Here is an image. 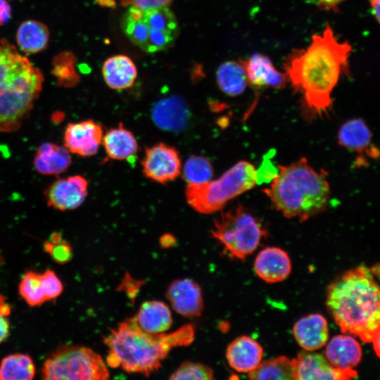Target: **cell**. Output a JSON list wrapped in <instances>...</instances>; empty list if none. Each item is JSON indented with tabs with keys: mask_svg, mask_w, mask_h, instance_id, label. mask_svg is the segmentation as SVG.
I'll list each match as a JSON object with an SVG mask.
<instances>
[{
	"mask_svg": "<svg viewBox=\"0 0 380 380\" xmlns=\"http://www.w3.org/2000/svg\"><path fill=\"white\" fill-rule=\"evenodd\" d=\"M352 46L340 42L330 25L314 34L305 49H294L286 58L284 70L287 82L301 96L308 116L327 114L332 106L331 93L341 76L349 73Z\"/></svg>",
	"mask_w": 380,
	"mask_h": 380,
	"instance_id": "obj_1",
	"label": "cell"
},
{
	"mask_svg": "<svg viewBox=\"0 0 380 380\" xmlns=\"http://www.w3.org/2000/svg\"><path fill=\"white\" fill-rule=\"evenodd\" d=\"M374 274L365 266L349 270L327 291V307L341 331L365 343L379 336L380 294Z\"/></svg>",
	"mask_w": 380,
	"mask_h": 380,
	"instance_id": "obj_2",
	"label": "cell"
},
{
	"mask_svg": "<svg viewBox=\"0 0 380 380\" xmlns=\"http://www.w3.org/2000/svg\"><path fill=\"white\" fill-rule=\"evenodd\" d=\"M194 335V326L189 324L171 333L150 334L142 330L132 317L103 336L108 348L106 364L148 376L160 368L173 348L190 345Z\"/></svg>",
	"mask_w": 380,
	"mask_h": 380,
	"instance_id": "obj_3",
	"label": "cell"
},
{
	"mask_svg": "<svg viewBox=\"0 0 380 380\" xmlns=\"http://www.w3.org/2000/svg\"><path fill=\"white\" fill-rule=\"evenodd\" d=\"M278 168L270 185L262 191L275 210L286 217L304 221L327 208L330 187L326 171L315 170L305 158Z\"/></svg>",
	"mask_w": 380,
	"mask_h": 380,
	"instance_id": "obj_4",
	"label": "cell"
},
{
	"mask_svg": "<svg viewBox=\"0 0 380 380\" xmlns=\"http://www.w3.org/2000/svg\"><path fill=\"white\" fill-rule=\"evenodd\" d=\"M44 82L41 71L6 39H0V131L17 130L29 115Z\"/></svg>",
	"mask_w": 380,
	"mask_h": 380,
	"instance_id": "obj_5",
	"label": "cell"
},
{
	"mask_svg": "<svg viewBox=\"0 0 380 380\" xmlns=\"http://www.w3.org/2000/svg\"><path fill=\"white\" fill-rule=\"evenodd\" d=\"M258 181L254 165L246 160L237 162L215 180L201 184H188L185 197L196 212L212 214L222 210L227 203L251 189Z\"/></svg>",
	"mask_w": 380,
	"mask_h": 380,
	"instance_id": "obj_6",
	"label": "cell"
},
{
	"mask_svg": "<svg viewBox=\"0 0 380 380\" xmlns=\"http://www.w3.org/2000/svg\"><path fill=\"white\" fill-rule=\"evenodd\" d=\"M121 27L132 43L150 53L172 46L179 33L177 20L168 6L148 10L129 6Z\"/></svg>",
	"mask_w": 380,
	"mask_h": 380,
	"instance_id": "obj_7",
	"label": "cell"
},
{
	"mask_svg": "<svg viewBox=\"0 0 380 380\" xmlns=\"http://www.w3.org/2000/svg\"><path fill=\"white\" fill-rule=\"evenodd\" d=\"M211 235L229 257L244 260L258 248L267 231L258 217L238 205L221 213L214 221Z\"/></svg>",
	"mask_w": 380,
	"mask_h": 380,
	"instance_id": "obj_8",
	"label": "cell"
},
{
	"mask_svg": "<svg viewBox=\"0 0 380 380\" xmlns=\"http://www.w3.org/2000/svg\"><path fill=\"white\" fill-rule=\"evenodd\" d=\"M110 376L101 356L88 347L63 346L44 362L42 377L49 380H106Z\"/></svg>",
	"mask_w": 380,
	"mask_h": 380,
	"instance_id": "obj_9",
	"label": "cell"
},
{
	"mask_svg": "<svg viewBox=\"0 0 380 380\" xmlns=\"http://www.w3.org/2000/svg\"><path fill=\"white\" fill-rule=\"evenodd\" d=\"M141 167L147 178L160 184L175 180L182 170L178 151L164 143L156 144L146 149Z\"/></svg>",
	"mask_w": 380,
	"mask_h": 380,
	"instance_id": "obj_10",
	"label": "cell"
},
{
	"mask_svg": "<svg viewBox=\"0 0 380 380\" xmlns=\"http://www.w3.org/2000/svg\"><path fill=\"white\" fill-rule=\"evenodd\" d=\"M295 360V379L298 380H346L357 376V372L353 369L335 367L325 357L311 351L299 353Z\"/></svg>",
	"mask_w": 380,
	"mask_h": 380,
	"instance_id": "obj_11",
	"label": "cell"
},
{
	"mask_svg": "<svg viewBox=\"0 0 380 380\" xmlns=\"http://www.w3.org/2000/svg\"><path fill=\"white\" fill-rule=\"evenodd\" d=\"M88 194V182L80 175L58 179L45 194L49 206L60 210H74L80 206Z\"/></svg>",
	"mask_w": 380,
	"mask_h": 380,
	"instance_id": "obj_12",
	"label": "cell"
},
{
	"mask_svg": "<svg viewBox=\"0 0 380 380\" xmlns=\"http://www.w3.org/2000/svg\"><path fill=\"white\" fill-rule=\"evenodd\" d=\"M102 139L101 125L94 120H87L67 125L64 144L69 151L82 157H88L96 154Z\"/></svg>",
	"mask_w": 380,
	"mask_h": 380,
	"instance_id": "obj_13",
	"label": "cell"
},
{
	"mask_svg": "<svg viewBox=\"0 0 380 380\" xmlns=\"http://www.w3.org/2000/svg\"><path fill=\"white\" fill-rule=\"evenodd\" d=\"M166 298L173 310L185 317H196L203 309L202 290L193 279L185 278L173 281L166 291Z\"/></svg>",
	"mask_w": 380,
	"mask_h": 380,
	"instance_id": "obj_14",
	"label": "cell"
},
{
	"mask_svg": "<svg viewBox=\"0 0 380 380\" xmlns=\"http://www.w3.org/2000/svg\"><path fill=\"white\" fill-rule=\"evenodd\" d=\"M189 110L184 101L171 96L157 101L151 109V118L163 130L177 132L187 125Z\"/></svg>",
	"mask_w": 380,
	"mask_h": 380,
	"instance_id": "obj_15",
	"label": "cell"
},
{
	"mask_svg": "<svg viewBox=\"0 0 380 380\" xmlns=\"http://www.w3.org/2000/svg\"><path fill=\"white\" fill-rule=\"evenodd\" d=\"M244 66L248 84L255 88H284L287 82L284 73L278 71L267 56L255 53L248 60L240 59Z\"/></svg>",
	"mask_w": 380,
	"mask_h": 380,
	"instance_id": "obj_16",
	"label": "cell"
},
{
	"mask_svg": "<svg viewBox=\"0 0 380 380\" xmlns=\"http://www.w3.org/2000/svg\"><path fill=\"white\" fill-rule=\"evenodd\" d=\"M256 274L267 283H277L288 277L291 271L289 255L277 247H267L257 255L254 262Z\"/></svg>",
	"mask_w": 380,
	"mask_h": 380,
	"instance_id": "obj_17",
	"label": "cell"
},
{
	"mask_svg": "<svg viewBox=\"0 0 380 380\" xmlns=\"http://www.w3.org/2000/svg\"><path fill=\"white\" fill-rule=\"evenodd\" d=\"M263 350L260 344L248 336L233 340L226 350L229 365L239 372L248 373L260 363Z\"/></svg>",
	"mask_w": 380,
	"mask_h": 380,
	"instance_id": "obj_18",
	"label": "cell"
},
{
	"mask_svg": "<svg viewBox=\"0 0 380 380\" xmlns=\"http://www.w3.org/2000/svg\"><path fill=\"white\" fill-rule=\"evenodd\" d=\"M293 333L297 343L305 350L315 351L323 347L328 341V324L322 315L310 314L295 323Z\"/></svg>",
	"mask_w": 380,
	"mask_h": 380,
	"instance_id": "obj_19",
	"label": "cell"
},
{
	"mask_svg": "<svg viewBox=\"0 0 380 380\" xmlns=\"http://www.w3.org/2000/svg\"><path fill=\"white\" fill-rule=\"evenodd\" d=\"M325 355L335 367L351 369L360 362L362 350L359 342L350 334L337 335L327 343Z\"/></svg>",
	"mask_w": 380,
	"mask_h": 380,
	"instance_id": "obj_20",
	"label": "cell"
},
{
	"mask_svg": "<svg viewBox=\"0 0 380 380\" xmlns=\"http://www.w3.org/2000/svg\"><path fill=\"white\" fill-rule=\"evenodd\" d=\"M102 75L110 88L123 90L134 84L137 77V68L127 56L115 55L104 61Z\"/></svg>",
	"mask_w": 380,
	"mask_h": 380,
	"instance_id": "obj_21",
	"label": "cell"
},
{
	"mask_svg": "<svg viewBox=\"0 0 380 380\" xmlns=\"http://www.w3.org/2000/svg\"><path fill=\"white\" fill-rule=\"evenodd\" d=\"M134 317L137 325L150 334L164 333L172 324V314L169 308L158 300H148L143 303Z\"/></svg>",
	"mask_w": 380,
	"mask_h": 380,
	"instance_id": "obj_22",
	"label": "cell"
},
{
	"mask_svg": "<svg viewBox=\"0 0 380 380\" xmlns=\"http://www.w3.org/2000/svg\"><path fill=\"white\" fill-rule=\"evenodd\" d=\"M102 143L108 156L116 160L132 158L139 150L135 137L122 123L108 130L103 135Z\"/></svg>",
	"mask_w": 380,
	"mask_h": 380,
	"instance_id": "obj_23",
	"label": "cell"
},
{
	"mask_svg": "<svg viewBox=\"0 0 380 380\" xmlns=\"http://www.w3.org/2000/svg\"><path fill=\"white\" fill-rule=\"evenodd\" d=\"M71 156L65 148L52 143L42 144L34 158V166L43 175H58L71 165Z\"/></svg>",
	"mask_w": 380,
	"mask_h": 380,
	"instance_id": "obj_24",
	"label": "cell"
},
{
	"mask_svg": "<svg viewBox=\"0 0 380 380\" xmlns=\"http://www.w3.org/2000/svg\"><path fill=\"white\" fill-rule=\"evenodd\" d=\"M49 36V30L45 24L34 20H27L18 27L16 42L23 52L37 53L46 48Z\"/></svg>",
	"mask_w": 380,
	"mask_h": 380,
	"instance_id": "obj_25",
	"label": "cell"
},
{
	"mask_svg": "<svg viewBox=\"0 0 380 380\" xmlns=\"http://www.w3.org/2000/svg\"><path fill=\"white\" fill-rule=\"evenodd\" d=\"M216 77L220 89L230 96L241 94L248 85L246 72L241 60L222 63L217 70Z\"/></svg>",
	"mask_w": 380,
	"mask_h": 380,
	"instance_id": "obj_26",
	"label": "cell"
},
{
	"mask_svg": "<svg viewBox=\"0 0 380 380\" xmlns=\"http://www.w3.org/2000/svg\"><path fill=\"white\" fill-rule=\"evenodd\" d=\"M338 140L341 146L360 153L369 148L372 134L366 124L361 119L355 118L341 127Z\"/></svg>",
	"mask_w": 380,
	"mask_h": 380,
	"instance_id": "obj_27",
	"label": "cell"
},
{
	"mask_svg": "<svg viewBox=\"0 0 380 380\" xmlns=\"http://www.w3.org/2000/svg\"><path fill=\"white\" fill-rule=\"evenodd\" d=\"M248 374L251 379H296V360L279 356L260 362L256 368Z\"/></svg>",
	"mask_w": 380,
	"mask_h": 380,
	"instance_id": "obj_28",
	"label": "cell"
},
{
	"mask_svg": "<svg viewBox=\"0 0 380 380\" xmlns=\"http://www.w3.org/2000/svg\"><path fill=\"white\" fill-rule=\"evenodd\" d=\"M34 375V362L27 354L9 355L0 363L1 380H30Z\"/></svg>",
	"mask_w": 380,
	"mask_h": 380,
	"instance_id": "obj_29",
	"label": "cell"
},
{
	"mask_svg": "<svg viewBox=\"0 0 380 380\" xmlns=\"http://www.w3.org/2000/svg\"><path fill=\"white\" fill-rule=\"evenodd\" d=\"M76 61L75 55L70 51H63L55 56L52 73L58 86L73 87L79 83L80 77L76 71Z\"/></svg>",
	"mask_w": 380,
	"mask_h": 380,
	"instance_id": "obj_30",
	"label": "cell"
},
{
	"mask_svg": "<svg viewBox=\"0 0 380 380\" xmlns=\"http://www.w3.org/2000/svg\"><path fill=\"white\" fill-rule=\"evenodd\" d=\"M19 293L32 307L39 306L48 300L42 273L28 271L19 284Z\"/></svg>",
	"mask_w": 380,
	"mask_h": 380,
	"instance_id": "obj_31",
	"label": "cell"
},
{
	"mask_svg": "<svg viewBox=\"0 0 380 380\" xmlns=\"http://www.w3.org/2000/svg\"><path fill=\"white\" fill-rule=\"evenodd\" d=\"M211 163L203 156H191L186 160L183 168V177L188 184H201L209 182L213 177Z\"/></svg>",
	"mask_w": 380,
	"mask_h": 380,
	"instance_id": "obj_32",
	"label": "cell"
},
{
	"mask_svg": "<svg viewBox=\"0 0 380 380\" xmlns=\"http://www.w3.org/2000/svg\"><path fill=\"white\" fill-rule=\"evenodd\" d=\"M213 370L200 362L186 361L170 375V379H213Z\"/></svg>",
	"mask_w": 380,
	"mask_h": 380,
	"instance_id": "obj_33",
	"label": "cell"
},
{
	"mask_svg": "<svg viewBox=\"0 0 380 380\" xmlns=\"http://www.w3.org/2000/svg\"><path fill=\"white\" fill-rule=\"evenodd\" d=\"M44 249L57 263L65 264L70 261L72 257L71 245L64 239L56 243L46 241L43 245Z\"/></svg>",
	"mask_w": 380,
	"mask_h": 380,
	"instance_id": "obj_34",
	"label": "cell"
},
{
	"mask_svg": "<svg viewBox=\"0 0 380 380\" xmlns=\"http://www.w3.org/2000/svg\"><path fill=\"white\" fill-rule=\"evenodd\" d=\"M42 276L48 300L55 299L59 296L63 290V286L56 273L53 270H46L42 273Z\"/></svg>",
	"mask_w": 380,
	"mask_h": 380,
	"instance_id": "obj_35",
	"label": "cell"
},
{
	"mask_svg": "<svg viewBox=\"0 0 380 380\" xmlns=\"http://www.w3.org/2000/svg\"><path fill=\"white\" fill-rule=\"evenodd\" d=\"M173 0H122L125 6H132L141 10L168 6Z\"/></svg>",
	"mask_w": 380,
	"mask_h": 380,
	"instance_id": "obj_36",
	"label": "cell"
},
{
	"mask_svg": "<svg viewBox=\"0 0 380 380\" xmlns=\"http://www.w3.org/2000/svg\"><path fill=\"white\" fill-rule=\"evenodd\" d=\"M346 0H317L320 8L326 11L336 12L339 5Z\"/></svg>",
	"mask_w": 380,
	"mask_h": 380,
	"instance_id": "obj_37",
	"label": "cell"
},
{
	"mask_svg": "<svg viewBox=\"0 0 380 380\" xmlns=\"http://www.w3.org/2000/svg\"><path fill=\"white\" fill-rule=\"evenodd\" d=\"M11 8L6 0H0V25L7 23L11 18Z\"/></svg>",
	"mask_w": 380,
	"mask_h": 380,
	"instance_id": "obj_38",
	"label": "cell"
},
{
	"mask_svg": "<svg viewBox=\"0 0 380 380\" xmlns=\"http://www.w3.org/2000/svg\"><path fill=\"white\" fill-rule=\"evenodd\" d=\"M9 334V323L6 317L0 315V343L3 342Z\"/></svg>",
	"mask_w": 380,
	"mask_h": 380,
	"instance_id": "obj_39",
	"label": "cell"
},
{
	"mask_svg": "<svg viewBox=\"0 0 380 380\" xmlns=\"http://www.w3.org/2000/svg\"><path fill=\"white\" fill-rule=\"evenodd\" d=\"M175 241V239L173 236L169 234H164L160 238V243L165 248L172 246Z\"/></svg>",
	"mask_w": 380,
	"mask_h": 380,
	"instance_id": "obj_40",
	"label": "cell"
},
{
	"mask_svg": "<svg viewBox=\"0 0 380 380\" xmlns=\"http://www.w3.org/2000/svg\"><path fill=\"white\" fill-rule=\"evenodd\" d=\"M372 13L374 14L376 20L379 22V4H377L372 6Z\"/></svg>",
	"mask_w": 380,
	"mask_h": 380,
	"instance_id": "obj_41",
	"label": "cell"
},
{
	"mask_svg": "<svg viewBox=\"0 0 380 380\" xmlns=\"http://www.w3.org/2000/svg\"><path fill=\"white\" fill-rule=\"evenodd\" d=\"M369 1L370 3L371 6H373L380 3L379 0H369Z\"/></svg>",
	"mask_w": 380,
	"mask_h": 380,
	"instance_id": "obj_42",
	"label": "cell"
},
{
	"mask_svg": "<svg viewBox=\"0 0 380 380\" xmlns=\"http://www.w3.org/2000/svg\"><path fill=\"white\" fill-rule=\"evenodd\" d=\"M2 262L1 257L0 256V264Z\"/></svg>",
	"mask_w": 380,
	"mask_h": 380,
	"instance_id": "obj_43",
	"label": "cell"
}]
</instances>
